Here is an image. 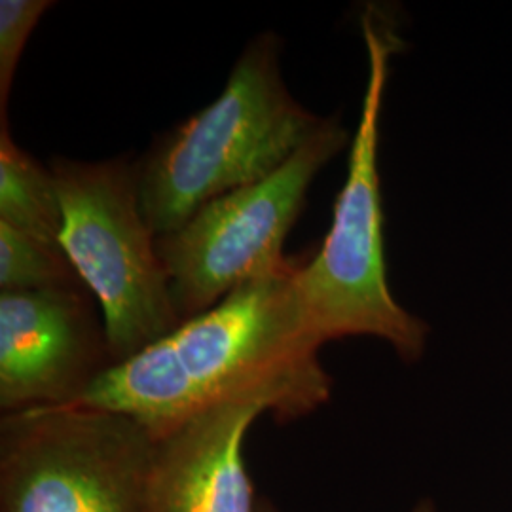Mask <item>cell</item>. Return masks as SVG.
<instances>
[{
    "mask_svg": "<svg viewBox=\"0 0 512 512\" xmlns=\"http://www.w3.org/2000/svg\"><path fill=\"white\" fill-rule=\"evenodd\" d=\"M0 224L21 234L59 243L63 213L50 165L16 145L0 122Z\"/></svg>",
    "mask_w": 512,
    "mask_h": 512,
    "instance_id": "cell-9",
    "label": "cell"
},
{
    "mask_svg": "<svg viewBox=\"0 0 512 512\" xmlns=\"http://www.w3.org/2000/svg\"><path fill=\"white\" fill-rule=\"evenodd\" d=\"M302 107L281 73V38H253L219 97L164 133L137 162L139 198L156 238L177 232L203 205L287 164L327 124Z\"/></svg>",
    "mask_w": 512,
    "mask_h": 512,
    "instance_id": "cell-2",
    "label": "cell"
},
{
    "mask_svg": "<svg viewBox=\"0 0 512 512\" xmlns=\"http://www.w3.org/2000/svg\"><path fill=\"white\" fill-rule=\"evenodd\" d=\"M112 366L88 289L0 293L2 416L80 403Z\"/></svg>",
    "mask_w": 512,
    "mask_h": 512,
    "instance_id": "cell-7",
    "label": "cell"
},
{
    "mask_svg": "<svg viewBox=\"0 0 512 512\" xmlns=\"http://www.w3.org/2000/svg\"><path fill=\"white\" fill-rule=\"evenodd\" d=\"M368 57L361 120L349 145L348 177L334 203V217L319 251L300 262L298 291L323 342L374 336L404 361H418L427 323L403 308L389 289L380 186V120L391 55L401 46L395 21L378 8L363 12Z\"/></svg>",
    "mask_w": 512,
    "mask_h": 512,
    "instance_id": "cell-3",
    "label": "cell"
},
{
    "mask_svg": "<svg viewBox=\"0 0 512 512\" xmlns=\"http://www.w3.org/2000/svg\"><path fill=\"white\" fill-rule=\"evenodd\" d=\"M348 145V129L330 116L274 175L203 205L177 232L156 238L183 323L287 258L283 245L311 183Z\"/></svg>",
    "mask_w": 512,
    "mask_h": 512,
    "instance_id": "cell-6",
    "label": "cell"
},
{
    "mask_svg": "<svg viewBox=\"0 0 512 512\" xmlns=\"http://www.w3.org/2000/svg\"><path fill=\"white\" fill-rule=\"evenodd\" d=\"M50 8V0H0V122H8L6 109L27 40Z\"/></svg>",
    "mask_w": 512,
    "mask_h": 512,
    "instance_id": "cell-11",
    "label": "cell"
},
{
    "mask_svg": "<svg viewBox=\"0 0 512 512\" xmlns=\"http://www.w3.org/2000/svg\"><path fill=\"white\" fill-rule=\"evenodd\" d=\"M315 408L293 391L266 387L215 404L156 439L145 512H255L243 439L264 412L279 421Z\"/></svg>",
    "mask_w": 512,
    "mask_h": 512,
    "instance_id": "cell-8",
    "label": "cell"
},
{
    "mask_svg": "<svg viewBox=\"0 0 512 512\" xmlns=\"http://www.w3.org/2000/svg\"><path fill=\"white\" fill-rule=\"evenodd\" d=\"M0 289L2 293H37L88 287L59 243L0 224Z\"/></svg>",
    "mask_w": 512,
    "mask_h": 512,
    "instance_id": "cell-10",
    "label": "cell"
},
{
    "mask_svg": "<svg viewBox=\"0 0 512 512\" xmlns=\"http://www.w3.org/2000/svg\"><path fill=\"white\" fill-rule=\"evenodd\" d=\"M298 268V258H285L247 279L211 310L109 368L76 404L128 414L158 439L256 389L293 391L315 410L329 403L332 380L317 359L325 342L298 291Z\"/></svg>",
    "mask_w": 512,
    "mask_h": 512,
    "instance_id": "cell-1",
    "label": "cell"
},
{
    "mask_svg": "<svg viewBox=\"0 0 512 512\" xmlns=\"http://www.w3.org/2000/svg\"><path fill=\"white\" fill-rule=\"evenodd\" d=\"M156 437L86 404L4 414L0 512H145Z\"/></svg>",
    "mask_w": 512,
    "mask_h": 512,
    "instance_id": "cell-5",
    "label": "cell"
},
{
    "mask_svg": "<svg viewBox=\"0 0 512 512\" xmlns=\"http://www.w3.org/2000/svg\"><path fill=\"white\" fill-rule=\"evenodd\" d=\"M63 213L59 245L97 298L114 365L179 329L156 234L141 209L137 162L52 158Z\"/></svg>",
    "mask_w": 512,
    "mask_h": 512,
    "instance_id": "cell-4",
    "label": "cell"
}]
</instances>
